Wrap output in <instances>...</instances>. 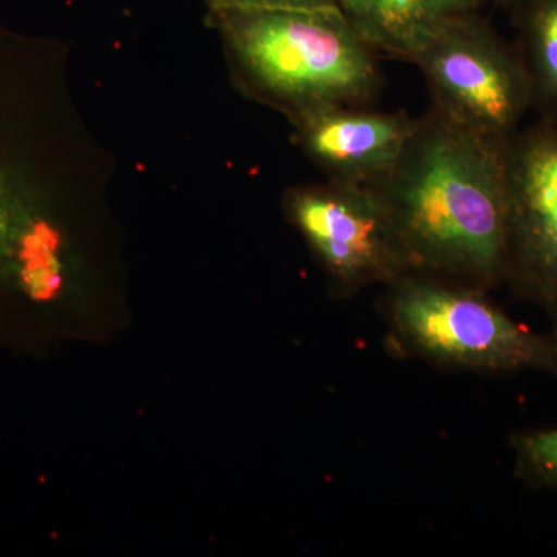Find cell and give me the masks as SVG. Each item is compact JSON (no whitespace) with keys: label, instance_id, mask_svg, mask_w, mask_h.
<instances>
[{"label":"cell","instance_id":"obj_3","mask_svg":"<svg viewBox=\"0 0 557 557\" xmlns=\"http://www.w3.org/2000/svg\"><path fill=\"white\" fill-rule=\"evenodd\" d=\"M388 288L392 332L412 354L472 372L539 370L557 376V338L512 321L485 289L417 271Z\"/></svg>","mask_w":557,"mask_h":557},{"label":"cell","instance_id":"obj_4","mask_svg":"<svg viewBox=\"0 0 557 557\" xmlns=\"http://www.w3.org/2000/svg\"><path fill=\"white\" fill-rule=\"evenodd\" d=\"M432 109L472 134L507 145L533 110V90L518 47L479 13L446 21L413 54Z\"/></svg>","mask_w":557,"mask_h":557},{"label":"cell","instance_id":"obj_8","mask_svg":"<svg viewBox=\"0 0 557 557\" xmlns=\"http://www.w3.org/2000/svg\"><path fill=\"white\" fill-rule=\"evenodd\" d=\"M491 0H336L348 24L376 51L412 61L453 17L480 13Z\"/></svg>","mask_w":557,"mask_h":557},{"label":"cell","instance_id":"obj_10","mask_svg":"<svg viewBox=\"0 0 557 557\" xmlns=\"http://www.w3.org/2000/svg\"><path fill=\"white\" fill-rule=\"evenodd\" d=\"M519 474L533 485L557 490V428L515 438Z\"/></svg>","mask_w":557,"mask_h":557},{"label":"cell","instance_id":"obj_5","mask_svg":"<svg viewBox=\"0 0 557 557\" xmlns=\"http://www.w3.org/2000/svg\"><path fill=\"white\" fill-rule=\"evenodd\" d=\"M288 218L338 292L391 285L412 271L397 223L375 188L332 182L296 186L285 196Z\"/></svg>","mask_w":557,"mask_h":557},{"label":"cell","instance_id":"obj_2","mask_svg":"<svg viewBox=\"0 0 557 557\" xmlns=\"http://www.w3.org/2000/svg\"><path fill=\"white\" fill-rule=\"evenodd\" d=\"M209 21L242 89L288 120L379 94L376 51L338 7L218 10Z\"/></svg>","mask_w":557,"mask_h":557},{"label":"cell","instance_id":"obj_6","mask_svg":"<svg viewBox=\"0 0 557 557\" xmlns=\"http://www.w3.org/2000/svg\"><path fill=\"white\" fill-rule=\"evenodd\" d=\"M507 271L557 332V123L539 119L505 146Z\"/></svg>","mask_w":557,"mask_h":557},{"label":"cell","instance_id":"obj_9","mask_svg":"<svg viewBox=\"0 0 557 557\" xmlns=\"http://www.w3.org/2000/svg\"><path fill=\"white\" fill-rule=\"evenodd\" d=\"M519 53L533 90L539 119L557 123V0H518L511 7Z\"/></svg>","mask_w":557,"mask_h":557},{"label":"cell","instance_id":"obj_7","mask_svg":"<svg viewBox=\"0 0 557 557\" xmlns=\"http://www.w3.org/2000/svg\"><path fill=\"white\" fill-rule=\"evenodd\" d=\"M289 123L296 145L327 180L380 189L408 148L418 119L343 104L311 110Z\"/></svg>","mask_w":557,"mask_h":557},{"label":"cell","instance_id":"obj_1","mask_svg":"<svg viewBox=\"0 0 557 557\" xmlns=\"http://www.w3.org/2000/svg\"><path fill=\"white\" fill-rule=\"evenodd\" d=\"M505 146L432 109L379 189L412 271L479 289L507 271Z\"/></svg>","mask_w":557,"mask_h":557},{"label":"cell","instance_id":"obj_12","mask_svg":"<svg viewBox=\"0 0 557 557\" xmlns=\"http://www.w3.org/2000/svg\"><path fill=\"white\" fill-rule=\"evenodd\" d=\"M491 2L502 3V5L512 7L518 0H491Z\"/></svg>","mask_w":557,"mask_h":557},{"label":"cell","instance_id":"obj_11","mask_svg":"<svg viewBox=\"0 0 557 557\" xmlns=\"http://www.w3.org/2000/svg\"><path fill=\"white\" fill-rule=\"evenodd\" d=\"M208 11L255 9H318L336 7V0H203Z\"/></svg>","mask_w":557,"mask_h":557}]
</instances>
